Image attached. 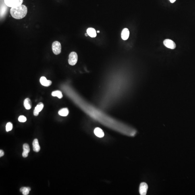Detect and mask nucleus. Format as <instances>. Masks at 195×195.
<instances>
[{
  "label": "nucleus",
  "instance_id": "obj_15",
  "mask_svg": "<svg viewBox=\"0 0 195 195\" xmlns=\"http://www.w3.org/2000/svg\"><path fill=\"white\" fill-rule=\"evenodd\" d=\"M58 114L62 116H66L68 115L69 110L67 108H64L61 109L58 112Z\"/></svg>",
  "mask_w": 195,
  "mask_h": 195
},
{
  "label": "nucleus",
  "instance_id": "obj_17",
  "mask_svg": "<svg viewBox=\"0 0 195 195\" xmlns=\"http://www.w3.org/2000/svg\"><path fill=\"white\" fill-rule=\"evenodd\" d=\"M51 95L53 97H58L59 99L62 98L63 96L62 92L59 90H56V91H53Z\"/></svg>",
  "mask_w": 195,
  "mask_h": 195
},
{
  "label": "nucleus",
  "instance_id": "obj_8",
  "mask_svg": "<svg viewBox=\"0 0 195 195\" xmlns=\"http://www.w3.org/2000/svg\"><path fill=\"white\" fill-rule=\"evenodd\" d=\"M40 84L45 86H49L52 84V82L50 80H47L45 77H42L40 79Z\"/></svg>",
  "mask_w": 195,
  "mask_h": 195
},
{
  "label": "nucleus",
  "instance_id": "obj_6",
  "mask_svg": "<svg viewBox=\"0 0 195 195\" xmlns=\"http://www.w3.org/2000/svg\"><path fill=\"white\" fill-rule=\"evenodd\" d=\"M148 185L146 183L144 182L141 183L140 184L139 187V192L140 195H146L148 190Z\"/></svg>",
  "mask_w": 195,
  "mask_h": 195
},
{
  "label": "nucleus",
  "instance_id": "obj_22",
  "mask_svg": "<svg viewBox=\"0 0 195 195\" xmlns=\"http://www.w3.org/2000/svg\"><path fill=\"white\" fill-rule=\"evenodd\" d=\"M85 36H86V37H87V36H88V35H88V34H87V33H85Z\"/></svg>",
  "mask_w": 195,
  "mask_h": 195
},
{
  "label": "nucleus",
  "instance_id": "obj_11",
  "mask_svg": "<svg viewBox=\"0 0 195 195\" xmlns=\"http://www.w3.org/2000/svg\"><path fill=\"white\" fill-rule=\"evenodd\" d=\"M129 36V31L127 28H124L122 30L121 34V38L124 40H126Z\"/></svg>",
  "mask_w": 195,
  "mask_h": 195
},
{
  "label": "nucleus",
  "instance_id": "obj_16",
  "mask_svg": "<svg viewBox=\"0 0 195 195\" xmlns=\"http://www.w3.org/2000/svg\"><path fill=\"white\" fill-rule=\"evenodd\" d=\"M31 190V188L29 187H22L20 189V191L24 195H27L29 192Z\"/></svg>",
  "mask_w": 195,
  "mask_h": 195
},
{
  "label": "nucleus",
  "instance_id": "obj_7",
  "mask_svg": "<svg viewBox=\"0 0 195 195\" xmlns=\"http://www.w3.org/2000/svg\"><path fill=\"white\" fill-rule=\"evenodd\" d=\"M43 107H44V105L42 103H40L38 104H37L34 110V112H33L34 115L35 116H37L39 114V112L42 110Z\"/></svg>",
  "mask_w": 195,
  "mask_h": 195
},
{
  "label": "nucleus",
  "instance_id": "obj_5",
  "mask_svg": "<svg viewBox=\"0 0 195 195\" xmlns=\"http://www.w3.org/2000/svg\"><path fill=\"white\" fill-rule=\"evenodd\" d=\"M163 44L165 47L170 49H174L176 47L175 43L170 39L164 40L163 41Z\"/></svg>",
  "mask_w": 195,
  "mask_h": 195
},
{
  "label": "nucleus",
  "instance_id": "obj_4",
  "mask_svg": "<svg viewBox=\"0 0 195 195\" xmlns=\"http://www.w3.org/2000/svg\"><path fill=\"white\" fill-rule=\"evenodd\" d=\"M78 55L75 52H72L69 56L68 63L71 65H74L77 63Z\"/></svg>",
  "mask_w": 195,
  "mask_h": 195
},
{
  "label": "nucleus",
  "instance_id": "obj_21",
  "mask_svg": "<svg viewBox=\"0 0 195 195\" xmlns=\"http://www.w3.org/2000/svg\"><path fill=\"white\" fill-rule=\"evenodd\" d=\"M176 0H169V1H170V2L172 3H174V2H175V1Z\"/></svg>",
  "mask_w": 195,
  "mask_h": 195
},
{
  "label": "nucleus",
  "instance_id": "obj_3",
  "mask_svg": "<svg viewBox=\"0 0 195 195\" xmlns=\"http://www.w3.org/2000/svg\"><path fill=\"white\" fill-rule=\"evenodd\" d=\"M53 52L55 55H58L61 52V43L58 41L53 42L52 46Z\"/></svg>",
  "mask_w": 195,
  "mask_h": 195
},
{
  "label": "nucleus",
  "instance_id": "obj_20",
  "mask_svg": "<svg viewBox=\"0 0 195 195\" xmlns=\"http://www.w3.org/2000/svg\"><path fill=\"white\" fill-rule=\"evenodd\" d=\"M4 153L3 151L1 150H0V157H1L3 156L4 155Z\"/></svg>",
  "mask_w": 195,
  "mask_h": 195
},
{
  "label": "nucleus",
  "instance_id": "obj_1",
  "mask_svg": "<svg viewBox=\"0 0 195 195\" xmlns=\"http://www.w3.org/2000/svg\"><path fill=\"white\" fill-rule=\"evenodd\" d=\"M10 12L13 18L16 19H21L26 15L27 9L25 5L21 4L17 7L11 8Z\"/></svg>",
  "mask_w": 195,
  "mask_h": 195
},
{
  "label": "nucleus",
  "instance_id": "obj_10",
  "mask_svg": "<svg viewBox=\"0 0 195 195\" xmlns=\"http://www.w3.org/2000/svg\"><path fill=\"white\" fill-rule=\"evenodd\" d=\"M94 133L95 136L99 138H102L104 136V132L103 130L100 128L97 127L94 130Z\"/></svg>",
  "mask_w": 195,
  "mask_h": 195
},
{
  "label": "nucleus",
  "instance_id": "obj_23",
  "mask_svg": "<svg viewBox=\"0 0 195 195\" xmlns=\"http://www.w3.org/2000/svg\"><path fill=\"white\" fill-rule=\"evenodd\" d=\"M97 32L98 33H99V32H100V31H99V30H98Z\"/></svg>",
  "mask_w": 195,
  "mask_h": 195
},
{
  "label": "nucleus",
  "instance_id": "obj_19",
  "mask_svg": "<svg viewBox=\"0 0 195 195\" xmlns=\"http://www.w3.org/2000/svg\"><path fill=\"white\" fill-rule=\"evenodd\" d=\"M26 117L23 115L20 116L18 118V120L19 121L22 122V123L26 122Z\"/></svg>",
  "mask_w": 195,
  "mask_h": 195
},
{
  "label": "nucleus",
  "instance_id": "obj_9",
  "mask_svg": "<svg viewBox=\"0 0 195 195\" xmlns=\"http://www.w3.org/2000/svg\"><path fill=\"white\" fill-rule=\"evenodd\" d=\"M23 151L22 156L24 157H26L28 156V153L30 151L29 146L26 143L24 144L23 146Z\"/></svg>",
  "mask_w": 195,
  "mask_h": 195
},
{
  "label": "nucleus",
  "instance_id": "obj_18",
  "mask_svg": "<svg viewBox=\"0 0 195 195\" xmlns=\"http://www.w3.org/2000/svg\"><path fill=\"white\" fill-rule=\"evenodd\" d=\"M12 128H13V125L12 123L9 122L6 124V131L11 130Z\"/></svg>",
  "mask_w": 195,
  "mask_h": 195
},
{
  "label": "nucleus",
  "instance_id": "obj_13",
  "mask_svg": "<svg viewBox=\"0 0 195 195\" xmlns=\"http://www.w3.org/2000/svg\"><path fill=\"white\" fill-rule=\"evenodd\" d=\"M87 33L91 37L95 38L97 36L96 30L92 27L88 28L87 30Z\"/></svg>",
  "mask_w": 195,
  "mask_h": 195
},
{
  "label": "nucleus",
  "instance_id": "obj_14",
  "mask_svg": "<svg viewBox=\"0 0 195 195\" xmlns=\"http://www.w3.org/2000/svg\"><path fill=\"white\" fill-rule=\"evenodd\" d=\"M24 104L26 110H30L32 108L31 100L29 98H27L25 99Z\"/></svg>",
  "mask_w": 195,
  "mask_h": 195
},
{
  "label": "nucleus",
  "instance_id": "obj_12",
  "mask_svg": "<svg viewBox=\"0 0 195 195\" xmlns=\"http://www.w3.org/2000/svg\"><path fill=\"white\" fill-rule=\"evenodd\" d=\"M33 150L35 152H38L40 150V147L39 145L38 140L37 139H35L32 142Z\"/></svg>",
  "mask_w": 195,
  "mask_h": 195
},
{
  "label": "nucleus",
  "instance_id": "obj_2",
  "mask_svg": "<svg viewBox=\"0 0 195 195\" xmlns=\"http://www.w3.org/2000/svg\"><path fill=\"white\" fill-rule=\"evenodd\" d=\"M23 0H4L5 4L9 7H15L22 4Z\"/></svg>",
  "mask_w": 195,
  "mask_h": 195
}]
</instances>
